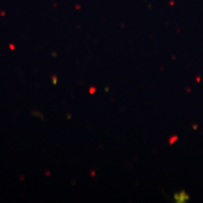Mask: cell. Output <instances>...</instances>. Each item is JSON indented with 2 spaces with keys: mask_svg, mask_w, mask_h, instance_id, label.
Instances as JSON below:
<instances>
[{
  "mask_svg": "<svg viewBox=\"0 0 203 203\" xmlns=\"http://www.w3.org/2000/svg\"><path fill=\"white\" fill-rule=\"evenodd\" d=\"M174 199H175V202L177 203H184L186 202L190 199V197L189 195L184 191V190H181L179 193H176L174 194Z\"/></svg>",
  "mask_w": 203,
  "mask_h": 203,
  "instance_id": "1",
  "label": "cell"
},
{
  "mask_svg": "<svg viewBox=\"0 0 203 203\" xmlns=\"http://www.w3.org/2000/svg\"><path fill=\"white\" fill-rule=\"evenodd\" d=\"M177 140H178V136H177L176 135H171L169 138V139H168V144H169V145H173L174 142H176Z\"/></svg>",
  "mask_w": 203,
  "mask_h": 203,
  "instance_id": "2",
  "label": "cell"
},
{
  "mask_svg": "<svg viewBox=\"0 0 203 203\" xmlns=\"http://www.w3.org/2000/svg\"><path fill=\"white\" fill-rule=\"evenodd\" d=\"M57 80H58V78H57V75H53V76H52V82H53V85L57 84Z\"/></svg>",
  "mask_w": 203,
  "mask_h": 203,
  "instance_id": "3",
  "label": "cell"
},
{
  "mask_svg": "<svg viewBox=\"0 0 203 203\" xmlns=\"http://www.w3.org/2000/svg\"><path fill=\"white\" fill-rule=\"evenodd\" d=\"M96 91V88L95 87H91L90 89H89V92H90V94L95 93Z\"/></svg>",
  "mask_w": 203,
  "mask_h": 203,
  "instance_id": "4",
  "label": "cell"
},
{
  "mask_svg": "<svg viewBox=\"0 0 203 203\" xmlns=\"http://www.w3.org/2000/svg\"><path fill=\"white\" fill-rule=\"evenodd\" d=\"M33 114H35V115H38V116L40 117L41 118H42V116H43V115H42V114H41V113H39V112H33Z\"/></svg>",
  "mask_w": 203,
  "mask_h": 203,
  "instance_id": "5",
  "label": "cell"
},
{
  "mask_svg": "<svg viewBox=\"0 0 203 203\" xmlns=\"http://www.w3.org/2000/svg\"><path fill=\"white\" fill-rule=\"evenodd\" d=\"M9 48H10L11 50H14L15 49V47L13 44H10V45H9Z\"/></svg>",
  "mask_w": 203,
  "mask_h": 203,
  "instance_id": "6",
  "label": "cell"
},
{
  "mask_svg": "<svg viewBox=\"0 0 203 203\" xmlns=\"http://www.w3.org/2000/svg\"><path fill=\"white\" fill-rule=\"evenodd\" d=\"M90 174L92 175V176H95V174H96V171H90Z\"/></svg>",
  "mask_w": 203,
  "mask_h": 203,
  "instance_id": "7",
  "label": "cell"
},
{
  "mask_svg": "<svg viewBox=\"0 0 203 203\" xmlns=\"http://www.w3.org/2000/svg\"><path fill=\"white\" fill-rule=\"evenodd\" d=\"M45 175H46L47 176H49V175H50V172H49L48 171H45Z\"/></svg>",
  "mask_w": 203,
  "mask_h": 203,
  "instance_id": "8",
  "label": "cell"
}]
</instances>
